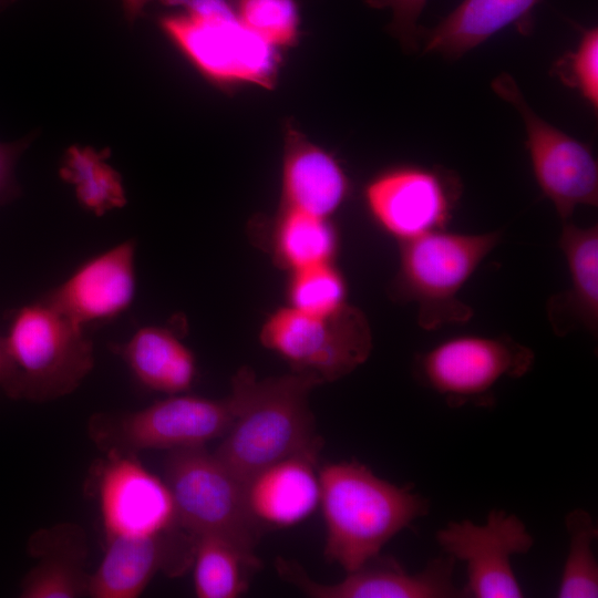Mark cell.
Here are the masks:
<instances>
[{
	"mask_svg": "<svg viewBox=\"0 0 598 598\" xmlns=\"http://www.w3.org/2000/svg\"><path fill=\"white\" fill-rule=\"evenodd\" d=\"M319 384L297 372L262 380L248 367L235 373L236 416L214 454L244 486L276 462L320 453L322 440L309 406V394Z\"/></svg>",
	"mask_w": 598,
	"mask_h": 598,
	"instance_id": "1",
	"label": "cell"
},
{
	"mask_svg": "<svg viewBox=\"0 0 598 598\" xmlns=\"http://www.w3.org/2000/svg\"><path fill=\"white\" fill-rule=\"evenodd\" d=\"M318 475L324 556L347 573L378 556L396 534L429 513L424 496L377 476L360 462L329 463Z\"/></svg>",
	"mask_w": 598,
	"mask_h": 598,
	"instance_id": "2",
	"label": "cell"
},
{
	"mask_svg": "<svg viewBox=\"0 0 598 598\" xmlns=\"http://www.w3.org/2000/svg\"><path fill=\"white\" fill-rule=\"evenodd\" d=\"M2 391L13 400L45 402L72 393L94 365L93 343L45 296L14 309L1 337Z\"/></svg>",
	"mask_w": 598,
	"mask_h": 598,
	"instance_id": "3",
	"label": "cell"
},
{
	"mask_svg": "<svg viewBox=\"0 0 598 598\" xmlns=\"http://www.w3.org/2000/svg\"><path fill=\"white\" fill-rule=\"evenodd\" d=\"M159 1L182 8L159 19L161 30L206 80L221 87H274L279 49L246 28L228 0Z\"/></svg>",
	"mask_w": 598,
	"mask_h": 598,
	"instance_id": "4",
	"label": "cell"
},
{
	"mask_svg": "<svg viewBox=\"0 0 598 598\" xmlns=\"http://www.w3.org/2000/svg\"><path fill=\"white\" fill-rule=\"evenodd\" d=\"M501 238L499 230L464 234L442 229L400 243L392 297L416 303L417 323L426 331L468 321L473 310L458 293Z\"/></svg>",
	"mask_w": 598,
	"mask_h": 598,
	"instance_id": "5",
	"label": "cell"
},
{
	"mask_svg": "<svg viewBox=\"0 0 598 598\" xmlns=\"http://www.w3.org/2000/svg\"><path fill=\"white\" fill-rule=\"evenodd\" d=\"M176 525L194 537L217 534L256 554L261 527L250 514L245 486L204 446L169 451L164 466Z\"/></svg>",
	"mask_w": 598,
	"mask_h": 598,
	"instance_id": "6",
	"label": "cell"
},
{
	"mask_svg": "<svg viewBox=\"0 0 598 598\" xmlns=\"http://www.w3.org/2000/svg\"><path fill=\"white\" fill-rule=\"evenodd\" d=\"M237 406L233 391L219 400L181 393L138 411L94 415L89 427L106 453L199 447L227 432Z\"/></svg>",
	"mask_w": 598,
	"mask_h": 598,
	"instance_id": "7",
	"label": "cell"
},
{
	"mask_svg": "<svg viewBox=\"0 0 598 598\" xmlns=\"http://www.w3.org/2000/svg\"><path fill=\"white\" fill-rule=\"evenodd\" d=\"M260 340L292 372L312 375L321 383L351 373L372 351L367 317L348 303L329 316L309 315L291 306L280 308L265 321Z\"/></svg>",
	"mask_w": 598,
	"mask_h": 598,
	"instance_id": "8",
	"label": "cell"
},
{
	"mask_svg": "<svg viewBox=\"0 0 598 598\" xmlns=\"http://www.w3.org/2000/svg\"><path fill=\"white\" fill-rule=\"evenodd\" d=\"M534 361V351L508 336L465 334L417 354L414 373L450 406H488L496 384L505 378H522Z\"/></svg>",
	"mask_w": 598,
	"mask_h": 598,
	"instance_id": "9",
	"label": "cell"
},
{
	"mask_svg": "<svg viewBox=\"0 0 598 598\" xmlns=\"http://www.w3.org/2000/svg\"><path fill=\"white\" fill-rule=\"evenodd\" d=\"M491 86L519 113L534 177L560 219L569 220L578 206L596 207L598 164L590 148L542 118L508 73L497 75Z\"/></svg>",
	"mask_w": 598,
	"mask_h": 598,
	"instance_id": "10",
	"label": "cell"
},
{
	"mask_svg": "<svg viewBox=\"0 0 598 598\" xmlns=\"http://www.w3.org/2000/svg\"><path fill=\"white\" fill-rule=\"evenodd\" d=\"M435 538L444 554L466 565L464 597L524 596L511 559L528 553L534 538L515 514L495 508L484 524L470 519L452 520L436 532Z\"/></svg>",
	"mask_w": 598,
	"mask_h": 598,
	"instance_id": "11",
	"label": "cell"
},
{
	"mask_svg": "<svg viewBox=\"0 0 598 598\" xmlns=\"http://www.w3.org/2000/svg\"><path fill=\"white\" fill-rule=\"evenodd\" d=\"M450 173L419 166L390 168L364 190L368 210L388 235L404 243L445 229L460 195Z\"/></svg>",
	"mask_w": 598,
	"mask_h": 598,
	"instance_id": "12",
	"label": "cell"
},
{
	"mask_svg": "<svg viewBox=\"0 0 598 598\" xmlns=\"http://www.w3.org/2000/svg\"><path fill=\"white\" fill-rule=\"evenodd\" d=\"M455 560L443 553L416 574L404 569L390 557L371 558L358 569L347 573L334 584L311 579L293 560L276 559L278 575L315 598H451L464 597L453 581Z\"/></svg>",
	"mask_w": 598,
	"mask_h": 598,
	"instance_id": "13",
	"label": "cell"
},
{
	"mask_svg": "<svg viewBox=\"0 0 598 598\" xmlns=\"http://www.w3.org/2000/svg\"><path fill=\"white\" fill-rule=\"evenodd\" d=\"M99 498L106 539L153 535L177 526L167 484L133 453H107Z\"/></svg>",
	"mask_w": 598,
	"mask_h": 598,
	"instance_id": "14",
	"label": "cell"
},
{
	"mask_svg": "<svg viewBox=\"0 0 598 598\" xmlns=\"http://www.w3.org/2000/svg\"><path fill=\"white\" fill-rule=\"evenodd\" d=\"M106 540L104 557L90 576L87 596L92 598H135L157 571L177 575L194 556L195 537L178 526L158 534Z\"/></svg>",
	"mask_w": 598,
	"mask_h": 598,
	"instance_id": "15",
	"label": "cell"
},
{
	"mask_svg": "<svg viewBox=\"0 0 598 598\" xmlns=\"http://www.w3.org/2000/svg\"><path fill=\"white\" fill-rule=\"evenodd\" d=\"M135 249L127 239L87 259L45 297L83 328L120 316L135 297Z\"/></svg>",
	"mask_w": 598,
	"mask_h": 598,
	"instance_id": "16",
	"label": "cell"
},
{
	"mask_svg": "<svg viewBox=\"0 0 598 598\" xmlns=\"http://www.w3.org/2000/svg\"><path fill=\"white\" fill-rule=\"evenodd\" d=\"M349 179L327 151L288 124L281 176L282 208L328 218L344 202Z\"/></svg>",
	"mask_w": 598,
	"mask_h": 598,
	"instance_id": "17",
	"label": "cell"
},
{
	"mask_svg": "<svg viewBox=\"0 0 598 598\" xmlns=\"http://www.w3.org/2000/svg\"><path fill=\"white\" fill-rule=\"evenodd\" d=\"M318 455L299 454L276 462L245 485L248 508L261 528L290 526L313 512L320 503Z\"/></svg>",
	"mask_w": 598,
	"mask_h": 598,
	"instance_id": "18",
	"label": "cell"
},
{
	"mask_svg": "<svg viewBox=\"0 0 598 598\" xmlns=\"http://www.w3.org/2000/svg\"><path fill=\"white\" fill-rule=\"evenodd\" d=\"M566 261L569 286L548 300L547 316L557 336L585 329L598 330V226L564 221L558 239Z\"/></svg>",
	"mask_w": 598,
	"mask_h": 598,
	"instance_id": "19",
	"label": "cell"
},
{
	"mask_svg": "<svg viewBox=\"0 0 598 598\" xmlns=\"http://www.w3.org/2000/svg\"><path fill=\"white\" fill-rule=\"evenodd\" d=\"M37 565L23 577L22 598H78L87 596V545L80 526L62 523L35 532L28 543Z\"/></svg>",
	"mask_w": 598,
	"mask_h": 598,
	"instance_id": "20",
	"label": "cell"
},
{
	"mask_svg": "<svg viewBox=\"0 0 598 598\" xmlns=\"http://www.w3.org/2000/svg\"><path fill=\"white\" fill-rule=\"evenodd\" d=\"M540 0H463L436 25L420 27L423 51L457 59L509 25L526 34Z\"/></svg>",
	"mask_w": 598,
	"mask_h": 598,
	"instance_id": "21",
	"label": "cell"
},
{
	"mask_svg": "<svg viewBox=\"0 0 598 598\" xmlns=\"http://www.w3.org/2000/svg\"><path fill=\"white\" fill-rule=\"evenodd\" d=\"M146 389L168 395L186 392L196 375L193 352L164 327L146 326L126 342L112 347Z\"/></svg>",
	"mask_w": 598,
	"mask_h": 598,
	"instance_id": "22",
	"label": "cell"
},
{
	"mask_svg": "<svg viewBox=\"0 0 598 598\" xmlns=\"http://www.w3.org/2000/svg\"><path fill=\"white\" fill-rule=\"evenodd\" d=\"M194 589L198 598H236L243 595L259 567L256 554L217 534L195 536Z\"/></svg>",
	"mask_w": 598,
	"mask_h": 598,
	"instance_id": "23",
	"label": "cell"
},
{
	"mask_svg": "<svg viewBox=\"0 0 598 598\" xmlns=\"http://www.w3.org/2000/svg\"><path fill=\"white\" fill-rule=\"evenodd\" d=\"M110 150L71 145L65 150L59 168L60 177L70 184L78 203L96 216L122 208L127 203L121 174L106 159Z\"/></svg>",
	"mask_w": 598,
	"mask_h": 598,
	"instance_id": "24",
	"label": "cell"
},
{
	"mask_svg": "<svg viewBox=\"0 0 598 598\" xmlns=\"http://www.w3.org/2000/svg\"><path fill=\"white\" fill-rule=\"evenodd\" d=\"M275 250L291 271L332 262L337 235L328 218L282 208L275 229Z\"/></svg>",
	"mask_w": 598,
	"mask_h": 598,
	"instance_id": "25",
	"label": "cell"
},
{
	"mask_svg": "<svg viewBox=\"0 0 598 598\" xmlns=\"http://www.w3.org/2000/svg\"><path fill=\"white\" fill-rule=\"evenodd\" d=\"M569 536L568 553L559 582V598L598 597V565L592 543L598 528L588 512L576 508L565 518Z\"/></svg>",
	"mask_w": 598,
	"mask_h": 598,
	"instance_id": "26",
	"label": "cell"
},
{
	"mask_svg": "<svg viewBox=\"0 0 598 598\" xmlns=\"http://www.w3.org/2000/svg\"><path fill=\"white\" fill-rule=\"evenodd\" d=\"M291 272L289 306L309 315L329 316L347 305L344 279L332 262Z\"/></svg>",
	"mask_w": 598,
	"mask_h": 598,
	"instance_id": "27",
	"label": "cell"
},
{
	"mask_svg": "<svg viewBox=\"0 0 598 598\" xmlns=\"http://www.w3.org/2000/svg\"><path fill=\"white\" fill-rule=\"evenodd\" d=\"M240 22L277 49L299 39V11L295 0H236Z\"/></svg>",
	"mask_w": 598,
	"mask_h": 598,
	"instance_id": "28",
	"label": "cell"
},
{
	"mask_svg": "<svg viewBox=\"0 0 598 598\" xmlns=\"http://www.w3.org/2000/svg\"><path fill=\"white\" fill-rule=\"evenodd\" d=\"M553 72L560 81L578 91L595 109L598 107V30L584 29L576 50L555 63Z\"/></svg>",
	"mask_w": 598,
	"mask_h": 598,
	"instance_id": "29",
	"label": "cell"
},
{
	"mask_svg": "<svg viewBox=\"0 0 598 598\" xmlns=\"http://www.w3.org/2000/svg\"><path fill=\"white\" fill-rule=\"evenodd\" d=\"M373 9H390L392 19L388 25L389 32L400 42L401 47L412 52L420 43L419 18L427 0H364Z\"/></svg>",
	"mask_w": 598,
	"mask_h": 598,
	"instance_id": "30",
	"label": "cell"
},
{
	"mask_svg": "<svg viewBox=\"0 0 598 598\" xmlns=\"http://www.w3.org/2000/svg\"><path fill=\"white\" fill-rule=\"evenodd\" d=\"M32 138L33 136L29 135L16 142H0V204L19 195L20 190L14 177V167Z\"/></svg>",
	"mask_w": 598,
	"mask_h": 598,
	"instance_id": "31",
	"label": "cell"
},
{
	"mask_svg": "<svg viewBox=\"0 0 598 598\" xmlns=\"http://www.w3.org/2000/svg\"><path fill=\"white\" fill-rule=\"evenodd\" d=\"M152 0H122L123 9L128 22H134L143 12L144 7Z\"/></svg>",
	"mask_w": 598,
	"mask_h": 598,
	"instance_id": "32",
	"label": "cell"
},
{
	"mask_svg": "<svg viewBox=\"0 0 598 598\" xmlns=\"http://www.w3.org/2000/svg\"><path fill=\"white\" fill-rule=\"evenodd\" d=\"M4 374H6V354H4L2 338L0 337V390H2Z\"/></svg>",
	"mask_w": 598,
	"mask_h": 598,
	"instance_id": "33",
	"label": "cell"
}]
</instances>
